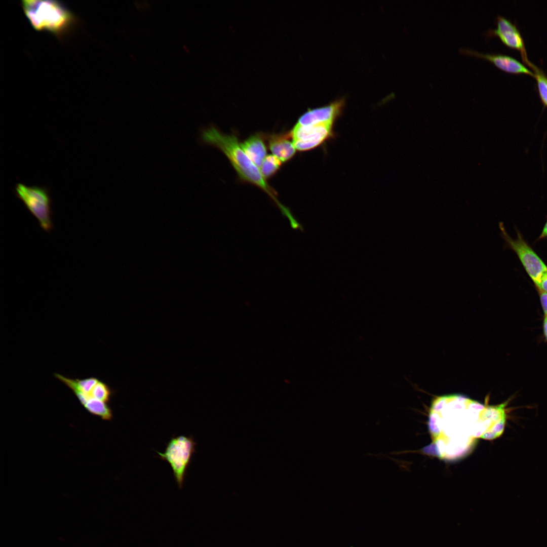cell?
<instances>
[{
	"mask_svg": "<svg viewBox=\"0 0 547 547\" xmlns=\"http://www.w3.org/2000/svg\"><path fill=\"white\" fill-rule=\"evenodd\" d=\"M499 226L504 240L517 253L528 274L538 287L543 275L547 271L546 266L519 233L517 238L514 240L505 231L502 223Z\"/></svg>",
	"mask_w": 547,
	"mask_h": 547,
	"instance_id": "8992f818",
	"label": "cell"
},
{
	"mask_svg": "<svg viewBox=\"0 0 547 547\" xmlns=\"http://www.w3.org/2000/svg\"><path fill=\"white\" fill-rule=\"evenodd\" d=\"M460 53L476 56L489 60L498 68L510 73H524L534 76L533 71L516 58L506 55L495 53H484L468 48H460Z\"/></svg>",
	"mask_w": 547,
	"mask_h": 547,
	"instance_id": "30bf717a",
	"label": "cell"
},
{
	"mask_svg": "<svg viewBox=\"0 0 547 547\" xmlns=\"http://www.w3.org/2000/svg\"><path fill=\"white\" fill-rule=\"evenodd\" d=\"M80 402L90 413L99 416L104 420H111L112 419V410L107 403L91 398L83 399Z\"/></svg>",
	"mask_w": 547,
	"mask_h": 547,
	"instance_id": "4fadbf2b",
	"label": "cell"
},
{
	"mask_svg": "<svg viewBox=\"0 0 547 547\" xmlns=\"http://www.w3.org/2000/svg\"><path fill=\"white\" fill-rule=\"evenodd\" d=\"M21 6L32 27L61 38L77 23V17L62 2L53 0H22Z\"/></svg>",
	"mask_w": 547,
	"mask_h": 547,
	"instance_id": "3957f363",
	"label": "cell"
},
{
	"mask_svg": "<svg viewBox=\"0 0 547 547\" xmlns=\"http://www.w3.org/2000/svg\"><path fill=\"white\" fill-rule=\"evenodd\" d=\"M345 103V99L341 98L323 106L308 108L299 118L296 124L301 126L318 124H333L341 113Z\"/></svg>",
	"mask_w": 547,
	"mask_h": 547,
	"instance_id": "9c48e42d",
	"label": "cell"
},
{
	"mask_svg": "<svg viewBox=\"0 0 547 547\" xmlns=\"http://www.w3.org/2000/svg\"><path fill=\"white\" fill-rule=\"evenodd\" d=\"M332 124L301 126L296 124L290 132L296 150L307 151L321 145L333 134Z\"/></svg>",
	"mask_w": 547,
	"mask_h": 547,
	"instance_id": "52a82bcc",
	"label": "cell"
},
{
	"mask_svg": "<svg viewBox=\"0 0 547 547\" xmlns=\"http://www.w3.org/2000/svg\"><path fill=\"white\" fill-rule=\"evenodd\" d=\"M487 37L497 36L507 47L521 52L523 60L527 59L525 44L517 26L503 16L496 18L495 29H489L485 33Z\"/></svg>",
	"mask_w": 547,
	"mask_h": 547,
	"instance_id": "ba28073f",
	"label": "cell"
},
{
	"mask_svg": "<svg viewBox=\"0 0 547 547\" xmlns=\"http://www.w3.org/2000/svg\"><path fill=\"white\" fill-rule=\"evenodd\" d=\"M290 138H291L290 132L272 134L267 138L270 150L282 163L290 160L296 152V149Z\"/></svg>",
	"mask_w": 547,
	"mask_h": 547,
	"instance_id": "8fae6325",
	"label": "cell"
},
{
	"mask_svg": "<svg viewBox=\"0 0 547 547\" xmlns=\"http://www.w3.org/2000/svg\"><path fill=\"white\" fill-rule=\"evenodd\" d=\"M196 446L191 437L180 435L171 438L164 452L157 451L160 458L166 461L171 466L175 480L180 488L183 487Z\"/></svg>",
	"mask_w": 547,
	"mask_h": 547,
	"instance_id": "277c9868",
	"label": "cell"
},
{
	"mask_svg": "<svg viewBox=\"0 0 547 547\" xmlns=\"http://www.w3.org/2000/svg\"><path fill=\"white\" fill-rule=\"evenodd\" d=\"M79 401L84 399L95 398L108 403L113 395V390L105 382L99 380L92 389L86 394L76 392L74 393Z\"/></svg>",
	"mask_w": 547,
	"mask_h": 547,
	"instance_id": "5bb4252c",
	"label": "cell"
},
{
	"mask_svg": "<svg viewBox=\"0 0 547 547\" xmlns=\"http://www.w3.org/2000/svg\"><path fill=\"white\" fill-rule=\"evenodd\" d=\"M17 197L35 216L41 226L49 231L52 228L51 198L48 190L38 186H28L18 183L15 187Z\"/></svg>",
	"mask_w": 547,
	"mask_h": 547,
	"instance_id": "5b68a950",
	"label": "cell"
},
{
	"mask_svg": "<svg viewBox=\"0 0 547 547\" xmlns=\"http://www.w3.org/2000/svg\"><path fill=\"white\" fill-rule=\"evenodd\" d=\"M544 314H545V316H547V308H546V309L545 310H544Z\"/></svg>",
	"mask_w": 547,
	"mask_h": 547,
	"instance_id": "ffe728a7",
	"label": "cell"
},
{
	"mask_svg": "<svg viewBox=\"0 0 547 547\" xmlns=\"http://www.w3.org/2000/svg\"><path fill=\"white\" fill-rule=\"evenodd\" d=\"M282 162L273 154L266 155L260 166V172L266 180L274 175L280 169Z\"/></svg>",
	"mask_w": 547,
	"mask_h": 547,
	"instance_id": "9a60e30c",
	"label": "cell"
},
{
	"mask_svg": "<svg viewBox=\"0 0 547 547\" xmlns=\"http://www.w3.org/2000/svg\"><path fill=\"white\" fill-rule=\"evenodd\" d=\"M534 73V77L537 82V86L540 97L543 104L547 106V77L543 72L529 60L526 62Z\"/></svg>",
	"mask_w": 547,
	"mask_h": 547,
	"instance_id": "2e32d148",
	"label": "cell"
},
{
	"mask_svg": "<svg viewBox=\"0 0 547 547\" xmlns=\"http://www.w3.org/2000/svg\"><path fill=\"white\" fill-rule=\"evenodd\" d=\"M538 288L539 290L547 293V271L543 275Z\"/></svg>",
	"mask_w": 547,
	"mask_h": 547,
	"instance_id": "e0dca14e",
	"label": "cell"
},
{
	"mask_svg": "<svg viewBox=\"0 0 547 547\" xmlns=\"http://www.w3.org/2000/svg\"><path fill=\"white\" fill-rule=\"evenodd\" d=\"M507 404L484 405L456 394L436 398L429 420L436 453L443 458H455L466 453L475 438L493 440L501 436Z\"/></svg>",
	"mask_w": 547,
	"mask_h": 547,
	"instance_id": "6da1fadb",
	"label": "cell"
},
{
	"mask_svg": "<svg viewBox=\"0 0 547 547\" xmlns=\"http://www.w3.org/2000/svg\"><path fill=\"white\" fill-rule=\"evenodd\" d=\"M547 237V222H546L543 230L539 237V239Z\"/></svg>",
	"mask_w": 547,
	"mask_h": 547,
	"instance_id": "d6986e66",
	"label": "cell"
},
{
	"mask_svg": "<svg viewBox=\"0 0 547 547\" xmlns=\"http://www.w3.org/2000/svg\"><path fill=\"white\" fill-rule=\"evenodd\" d=\"M241 147L249 159L258 168L266 157V148L263 136L256 133L240 143Z\"/></svg>",
	"mask_w": 547,
	"mask_h": 547,
	"instance_id": "7c38bea8",
	"label": "cell"
},
{
	"mask_svg": "<svg viewBox=\"0 0 547 547\" xmlns=\"http://www.w3.org/2000/svg\"><path fill=\"white\" fill-rule=\"evenodd\" d=\"M543 331L545 337L547 340V316H545L543 321Z\"/></svg>",
	"mask_w": 547,
	"mask_h": 547,
	"instance_id": "ac0fdd59",
	"label": "cell"
},
{
	"mask_svg": "<svg viewBox=\"0 0 547 547\" xmlns=\"http://www.w3.org/2000/svg\"><path fill=\"white\" fill-rule=\"evenodd\" d=\"M203 141L220 150L227 157L242 181L252 184L264 191L278 207L281 204L277 193L262 176L259 168L247 157L234 134L223 133L211 126L203 131Z\"/></svg>",
	"mask_w": 547,
	"mask_h": 547,
	"instance_id": "7a4b0ae2",
	"label": "cell"
}]
</instances>
